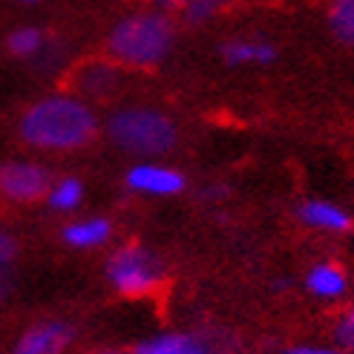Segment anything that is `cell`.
I'll list each match as a JSON object with an SVG mask.
<instances>
[{
	"instance_id": "cell-14",
	"label": "cell",
	"mask_w": 354,
	"mask_h": 354,
	"mask_svg": "<svg viewBox=\"0 0 354 354\" xmlns=\"http://www.w3.org/2000/svg\"><path fill=\"white\" fill-rule=\"evenodd\" d=\"M46 207H52L55 214H73L84 202V182L78 176H61V179H52L46 196H44Z\"/></svg>"
},
{
	"instance_id": "cell-3",
	"label": "cell",
	"mask_w": 354,
	"mask_h": 354,
	"mask_svg": "<svg viewBox=\"0 0 354 354\" xmlns=\"http://www.w3.org/2000/svg\"><path fill=\"white\" fill-rule=\"evenodd\" d=\"M101 130L115 150L136 158H158L170 153L179 141V127L167 113L156 107H138V104L115 107L104 118Z\"/></svg>"
},
{
	"instance_id": "cell-23",
	"label": "cell",
	"mask_w": 354,
	"mask_h": 354,
	"mask_svg": "<svg viewBox=\"0 0 354 354\" xmlns=\"http://www.w3.org/2000/svg\"><path fill=\"white\" fill-rule=\"evenodd\" d=\"M225 193H227V190H225L222 185H205V187L199 190V199H202V202H216V199L225 196Z\"/></svg>"
},
{
	"instance_id": "cell-9",
	"label": "cell",
	"mask_w": 354,
	"mask_h": 354,
	"mask_svg": "<svg viewBox=\"0 0 354 354\" xmlns=\"http://www.w3.org/2000/svg\"><path fill=\"white\" fill-rule=\"evenodd\" d=\"M297 219L299 225L311 227V231L320 234H348L351 231V214L346 207H340L337 202L328 199H308L297 207Z\"/></svg>"
},
{
	"instance_id": "cell-25",
	"label": "cell",
	"mask_w": 354,
	"mask_h": 354,
	"mask_svg": "<svg viewBox=\"0 0 354 354\" xmlns=\"http://www.w3.org/2000/svg\"><path fill=\"white\" fill-rule=\"evenodd\" d=\"M93 354H124V351H113V348H104V351H93Z\"/></svg>"
},
{
	"instance_id": "cell-26",
	"label": "cell",
	"mask_w": 354,
	"mask_h": 354,
	"mask_svg": "<svg viewBox=\"0 0 354 354\" xmlns=\"http://www.w3.org/2000/svg\"><path fill=\"white\" fill-rule=\"evenodd\" d=\"M17 3H26V6H35V3H38V0H17Z\"/></svg>"
},
{
	"instance_id": "cell-17",
	"label": "cell",
	"mask_w": 354,
	"mask_h": 354,
	"mask_svg": "<svg viewBox=\"0 0 354 354\" xmlns=\"http://www.w3.org/2000/svg\"><path fill=\"white\" fill-rule=\"evenodd\" d=\"M66 58H69V46L58 38V35H46L41 52L29 61V66L35 69V73L49 75V73H58V69L66 64Z\"/></svg>"
},
{
	"instance_id": "cell-21",
	"label": "cell",
	"mask_w": 354,
	"mask_h": 354,
	"mask_svg": "<svg viewBox=\"0 0 354 354\" xmlns=\"http://www.w3.org/2000/svg\"><path fill=\"white\" fill-rule=\"evenodd\" d=\"M282 354H343L337 346H317V343H299V346H291Z\"/></svg>"
},
{
	"instance_id": "cell-5",
	"label": "cell",
	"mask_w": 354,
	"mask_h": 354,
	"mask_svg": "<svg viewBox=\"0 0 354 354\" xmlns=\"http://www.w3.org/2000/svg\"><path fill=\"white\" fill-rule=\"evenodd\" d=\"M52 173L35 158H6L0 165V199L9 205H32L46 196Z\"/></svg>"
},
{
	"instance_id": "cell-1",
	"label": "cell",
	"mask_w": 354,
	"mask_h": 354,
	"mask_svg": "<svg viewBox=\"0 0 354 354\" xmlns=\"http://www.w3.org/2000/svg\"><path fill=\"white\" fill-rule=\"evenodd\" d=\"M101 130L98 113L75 93H49L32 101L17 118V136L38 153H75L93 145Z\"/></svg>"
},
{
	"instance_id": "cell-2",
	"label": "cell",
	"mask_w": 354,
	"mask_h": 354,
	"mask_svg": "<svg viewBox=\"0 0 354 354\" xmlns=\"http://www.w3.org/2000/svg\"><path fill=\"white\" fill-rule=\"evenodd\" d=\"M179 21L167 9H136L121 15L107 29L104 49L121 69H153L170 58Z\"/></svg>"
},
{
	"instance_id": "cell-11",
	"label": "cell",
	"mask_w": 354,
	"mask_h": 354,
	"mask_svg": "<svg viewBox=\"0 0 354 354\" xmlns=\"http://www.w3.org/2000/svg\"><path fill=\"white\" fill-rule=\"evenodd\" d=\"M219 52L227 66H268L277 61V46L265 38H231Z\"/></svg>"
},
{
	"instance_id": "cell-6",
	"label": "cell",
	"mask_w": 354,
	"mask_h": 354,
	"mask_svg": "<svg viewBox=\"0 0 354 354\" xmlns=\"http://www.w3.org/2000/svg\"><path fill=\"white\" fill-rule=\"evenodd\" d=\"M124 187L136 196H150V199H170L179 196L187 187V179L179 167L156 162V158H138L136 165L124 173Z\"/></svg>"
},
{
	"instance_id": "cell-7",
	"label": "cell",
	"mask_w": 354,
	"mask_h": 354,
	"mask_svg": "<svg viewBox=\"0 0 354 354\" xmlns=\"http://www.w3.org/2000/svg\"><path fill=\"white\" fill-rule=\"evenodd\" d=\"M124 84V69L110 58L81 61L69 69V93H75L84 101H110L118 95Z\"/></svg>"
},
{
	"instance_id": "cell-12",
	"label": "cell",
	"mask_w": 354,
	"mask_h": 354,
	"mask_svg": "<svg viewBox=\"0 0 354 354\" xmlns=\"http://www.w3.org/2000/svg\"><path fill=\"white\" fill-rule=\"evenodd\" d=\"M306 291L317 299H326V303H334V299L346 297L348 291V277L340 268L337 262H314L308 274H306Z\"/></svg>"
},
{
	"instance_id": "cell-20",
	"label": "cell",
	"mask_w": 354,
	"mask_h": 354,
	"mask_svg": "<svg viewBox=\"0 0 354 354\" xmlns=\"http://www.w3.org/2000/svg\"><path fill=\"white\" fill-rule=\"evenodd\" d=\"M15 257H17V239H15L9 231H3V227H0V268L12 265Z\"/></svg>"
},
{
	"instance_id": "cell-15",
	"label": "cell",
	"mask_w": 354,
	"mask_h": 354,
	"mask_svg": "<svg viewBox=\"0 0 354 354\" xmlns=\"http://www.w3.org/2000/svg\"><path fill=\"white\" fill-rule=\"evenodd\" d=\"M44 41H46V32H44L41 26L24 24V26H17V29H12V32L6 35V52H9L12 58L29 64V61L41 52Z\"/></svg>"
},
{
	"instance_id": "cell-4",
	"label": "cell",
	"mask_w": 354,
	"mask_h": 354,
	"mask_svg": "<svg viewBox=\"0 0 354 354\" xmlns=\"http://www.w3.org/2000/svg\"><path fill=\"white\" fill-rule=\"evenodd\" d=\"M104 274L121 297H150L165 286V265L150 248L127 242L115 248V251L104 262Z\"/></svg>"
},
{
	"instance_id": "cell-19",
	"label": "cell",
	"mask_w": 354,
	"mask_h": 354,
	"mask_svg": "<svg viewBox=\"0 0 354 354\" xmlns=\"http://www.w3.org/2000/svg\"><path fill=\"white\" fill-rule=\"evenodd\" d=\"M331 337H334V346H337L343 354H354V303L337 314Z\"/></svg>"
},
{
	"instance_id": "cell-24",
	"label": "cell",
	"mask_w": 354,
	"mask_h": 354,
	"mask_svg": "<svg viewBox=\"0 0 354 354\" xmlns=\"http://www.w3.org/2000/svg\"><path fill=\"white\" fill-rule=\"evenodd\" d=\"M145 3H147V6H156V9H167V12H176V9H179V6L185 3V0H145Z\"/></svg>"
},
{
	"instance_id": "cell-10",
	"label": "cell",
	"mask_w": 354,
	"mask_h": 354,
	"mask_svg": "<svg viewBox=\"0 0 354 354\" xmlns=\"http://www.w3.org/2000/svg\"><path fill=\"white\" fill-rule=\"evenodd\" d=\"M113 236V222L107 216H84L64 225L61 239L75 248V251H95V248L107 245Z\"/></svg>"
},
{
	"instance_id": "cell-27",
	"label": "cell",
	"mask_w": 354,
	"mask_h": 354,
	"mask_svg": "<svg viewBox=\"0 0 354 354\" xmlns=\"http://www.w3.org/2000/svg\"><path fill=\"white\" fill-rule=\"evenodd\" d=\"M214 3H216V6H222V3H231V0H214Z\"/></svg>"
},
{
	"instance_id": "cell-16",
	"label": "cell",
	"mask_w": 354,
	"mask_h": 354,
	"mask_svg": "<svg viewBox=\"0 0 354 354\" xmlns=\"http://www.w3.org/2000/svg\"><path fill=\"white\" fill-rule=\"evenodd\" d=\"M328 32L343 46H354V0H331L326 12Z\"/></svg>"
},
{
	"instance_id": "cell-8",
	"label": "cell",
	"mask_w": 354,
	"mask_h": 354,
	"mask_svg": "<svg viewBox=\"0 0 354 354\" xmlns=\"http://www.w3.org/2000/svg\"><path fill=\"white\" fill-rule=\"evenodd\" d=\"M75 340V328L66 320H41L32 323L17 337L12 354H64Z\"/></svg>"
},
{
	"instance_id": "cell-22",
	"label": "cell",
	"mask_w": 354,
	"mask_h": 354,
	"mask_svg": "<svg viewBox=\"0 0 354 354\" xmlns=\"http://www.w3.org/2000/svg\"><path fill=\"white\" fill-rule=\"evenodd\" d=\"M15 291V274H12V265L0 268V306H6V299Z\"/></svg>"
},
{
	"instance_id": "cell-18",
	"label": "cell",
	"mask_w": 354,
	"mask_h": 354,
	"mask_svg": "<svg viewBox=\"0 0 354 354\" xmlns=\"http://www.w3.org/2000/svg\"><path fill=\"white\" fill-rule=\"evenodd\" d=\"M216 3L214 0H185V3L176 9L179 12V24L190 26V29H202L216 17Z\"/></svg>"
},
{
	"instance_id": "cell-13",
	"label": "cell",
	"mask_w": 354,
	"mask_h": 354,
	"mask_svg": "<svg viewBox=\"0 0 354 354\" xmlns=\"http://www.w3.org/2000/svg\"><path fill=\"white\" fill-rule=\"evenodd\" d=\"M133 354H207L205 340H199L196 334H182V331H167L150 337L141 343Z\"/></svg>"
}]
</instances>
